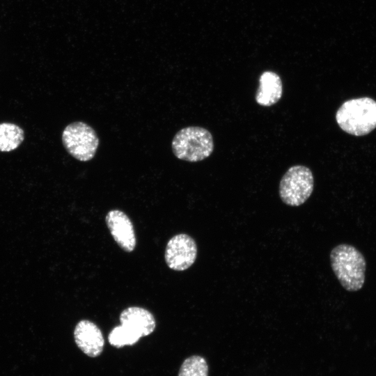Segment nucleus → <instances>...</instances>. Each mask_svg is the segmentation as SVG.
<instances>
[{"mask_svg":"<svg viewBox=\"0 0 376 376\" xmlns=\"http://www.w3.org/2000/svg\"><path fill=\"white\" fill-rule=\"evenodd\" d=\"M331 269L343 288L349 292L362 288L366 279V261L354 246L340 244L330 253Z\"/></svg>","mask_w":376,"mask_h":376,"instance_id":"nucleus-1","label":"nucleus"},{"mask_svg":"<svg viewBox=\"0 0 376 376\" xmlns=\"http://www.w3.org/2000/svg\"><path fill=\"white\" fill-rule=\"evenodd\" d=\"M336 120L347 134L366 135L376 127V101L368 97L348 100L337 110Z\"/></svg>","mask_w":376,"mask_h":376,"instance_id":"nucleus-2","label":"nucleus"},{"mask_svg":"<svg viewBox=\"0 0 376 376\" xmlns=\"http://www.w3.org/2000/svg\"><path fill=\"white\" fill-rule=\"evenodd\" d=\"M171 147L178 159L197 162L207 158L212 153L213 137L210 132L204 127H186L175 134Z\"/></svg>","mask_w":376,"mask_h":376,"instance_id":"nucleus-3","label":"nucleus"},{"mask_svg":"<svg viewBox=\"0 0 376 376\" xmlns=\"http://www.w3.org/2000/svg\"><path fill=\"white\" fill-rule=\"evenodd\" d=\"M314 187L311 170L303 165L290 167L282 176L279 183V196L285 205L297 207L304 204L311 196Z\"/></svg>","mask_w":376,"mask_h":376,"instance_id":"nucleus-4","label":"nucleus"},{"mask_svg":"<svg viewBox=\"0 0 376 376\" xmlns=\"http://www.w3.org/2000/svg\"><path fill=\"white\" fill-rule=\"evenodd\" d=\"M62 143L66 151L81 162L91 160L99 146V138L95 130L82 121L73 122L62 132Z\"/></svg>","mask_w":376,"mask_h":376,"instance_id":"nucleus-5","label":"nucleus"},{"mask_svg":"<svg viewBox=\"0 0 376 376\" xmlns=\"http://www.w3.org/2000/svg\"><path fill=\"white\" fill-rule=\"evenodd\" d=\"M197 256L195 240L189 235L180 233L172 237L165 250V261L168 267L175 271H184L189 268Z\"/></svg>","mask_w":376,"mask_h":376,"instance_id":"nucleus-6","label":"nucleus"},{"mask_svg":"<svg viewBox=\"0 0 376 376\" xmlns=\"http://www.w3.org/2000/svg\"><path fill=\"white\" fill-rule=\"evenodd\" d=\"M107 227L118 245L125 251L131 252L136 240L134 226L129 217L119 210H111L106 215Z\"/></svg>","mask_w":376,"mask_h":376,"instance_id":"nucleus-7","label":"nucleus"},{"mask_svg":"<svg viewBox=\"0 0 376 376\" xmlns=\"http://www.w3.org/2000/svg\"><path fill=\"white\" fill-rule=\"evenodd\" d=\"M75 341L77 347L87 356L100 355L104 345V338L100 329L88 320L79 321L74 330Z\"/></svg>","mask_w":376,"mask_h":376,"instance_id":"nucleus-8","label":"nucleus"},{"mask_svg":"<svg viewBox=\"0 0 376 376\" xmlns=\"http://www.w3.org/2000/svg\"><path fill=\"white\" fill-rule=\"evenodd\" d=\"M120 324L127 327L141 338L152 334L156 327L154 315L147 309L130 306L120 315Z\"/></svg>","mask_w":376,"mask_h":376,"instance_id":"nucleus-9","label":"nucleus"},{"mask_svg":"<svg viewBox=\"0 0 376 376\" xmlns=\"http://www.w3.org/2000/svg\"><path fill=\"white\" fill-rule=\"evenodd\" d=\"M283 95L282 81L276 72H264L259 78V86L256 93V102L263 107L277 103Z\"/></svg>","mask_w":376,"mask_h":376,"instance_id":"nucleus-10","label":"nucleus"},{"mask_svg":"<svg viewBox=\"0 0 376 376\" xmlns=\"http://www.w3.org/2000/svg\"><path fill=\"white\" fill-rule=\"evenodd\" d=\"M24 132L13 123H0V152H11L23 142Z\"/></svg>","mask_w":376,"mask_h":376,"instance_id":"nucleus-11","label":"nucleus"},{"mask_svg":"<svg viewBox=\"0 0 376 376\" xmlns=\"http://www.w3.org/2000/svg\"><path fill=\"white\" fill-rule=\"evenodd\" d=\"M206 359L199 355L191 356L182 362L178 376H208Z\"/></svg>","mask_w":376,"mask_h":376,"instance_id":"nucleus-12","label":"nucleus"},{"mask_svg":"<svg viewBox=\"0 0 376 376\" xmlns=\"http://www.w3.org/2000/svg\"><path fill=\"white\" fill-rule=\"evenodd\" d=\"M140 338L138 334L122 324L115 327L108 336L109 343L117 348L132 345Z\"/></svg>","mask_w":376,"mask_h":376,"instance_id":"nucleus-13","label":"nucleus"}]
</instances>
